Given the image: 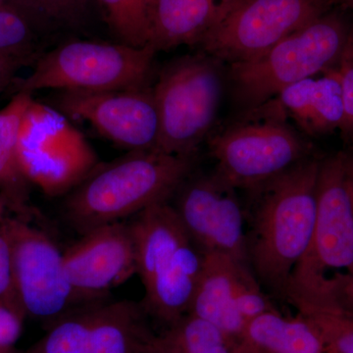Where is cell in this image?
Listing matches in <instances>:
<instances>
[{
  "label": "cell",
  "mask_w": 353,
  "mask_h": 353,
  "mask_svg": "<svg viewBox=\"0 0 353 353\" xmlns=\"http://www.w3.org/2000/svg\"><path fill=\"white\" fill-rule=\"evenodd\" d=\"M150 353H239L238 341L189 313L154 334Z\"/></svg>",
  "instance_id": "ffe728a7"
},
{
  "label": "cell",
  "mask_w": 353,
  "mask_h": 353,
  "mask_svg": "<svg viewBox=\"0 0 353 353\" xmlns=\"http://www.w3.org/2000/svg\"><path fill=\"white\" fill-rule=\"evenodd\" d=\"M97 305L77 308L50 325L28 353H88Z\"/></svg>",
  "instance_id": "cb8c5ba5"
},
{
  "label": "cell",
  "mask_w": 353,
  "mask_h": 353,
  "mask_svg": "<svg viewBox=\"0 0 353 353\" xmlns=\"http://www.w3.org/2000/svg\"><path fill=\"white\" fill-rule=\"evenodd\" d=\"M194 157L160 150L128 152L101 163L64 202L67 220L81 234L122 222L145 209L169 201L190 176Z\"/></svg>",
  "instance_id": "7a4b0ae2"
},
{
  "label": "cell",
  "mask_w": 353,
  "mask_h": 353,
  "mask_svg": "<svg viewBox=\"0 0 353 353\" xmlns=\"http://www.w3.org/2000/svg\"><path fill=\"white\" fill-rule=\"evenodd\" d=\"M8 210V204H7L6 199L0 194V223L7 217V211Z\"/></svg>",
  "instance_id": "4dcf8cb0"
},
{
  "label": "cell",
  "mask_w": 353,
  "mask_h": 353,
  "mask_svg": "<svg viewBox=\"0 0 353 353\" xmlns=\"http://www.w3.org/2000/svg\"><path fill=\"white\" fill-rule=\"evenodd\" d=\"M118 41L134 48L152 43L157 0H95Z\"/></svg>",
  "instance_id": "7402d4cb"
},
{
  "label": "cell",
  "mask_w": 353,
  "mask_h": 353,
  "mask_svg": "<svg viewBox=\"0 0 353 353\" xmlns=\"http://www.w3.org/2000/svg\"><path fill=\"white\" fill-rule=\"evenodd\" d=\"M143 304L121 301L97 305L88 353H150L154 334Z\"/></svg>",
  "instance_id": "ac0fdd59"
},
{
  "label": "cell",
  "mask_w": 353,
  "mask_h": 353,
  "mask_svg": "<svg viewBox=\"0 0 353 353\" xmlns=\"http://www.w3.org/2000/svg\"><path fill=\"white\" fill-rule=\"evenodd\" d=\"M0 301L23 310L16 290L9 216L0 223Z\"/></svg>",
  "instance_id": "484cf974"
},
{
  "label": "cell",
  "mask_w": 353,
  "mask_h": 353,
  "mask_svg": "<svg viewBox=\"0 0 353 353\" xmlns=\"http://www.w3.org/2000/svg\"><path fill=\"white\" fill-rule=\"evenodd\" d=\"M23 66L25 65L17 60L0 57V94L9 88H12L13 83L17 79L16 74Z\"/></svg>",
  "instance_id": "f546056e"
},
{
  "label": "cell",
  "mask_w": 353,
  "mask_h": 353,
  "mask_svg": "<svg viewBox=\"0 0 353 353\" xmlns=\"http://www.w3.org/2000/svg\"><path fill=\"white\" fill-rule=\"evenodd\" d=\"M238 0H157L152 43L157 51L199 46Z\"/></svg>",
  "instance_id": "2e32d148"
},
{
  "label": "cell",
  "mask_w": 353,
  "mask_h": 353,
  "mask_svg": "<svg viewBox=\"0 0 353 353\" xmlns=\"http://www.w3.org/2000/svg\"><path fill=\"white\" fill-rule=\"evenodd\" d=\"M332 0H238L199 43L202 52L228 64L260 57L329 12Z\"/></svg>",
  "instance_id": "9c48e42d"
},
{
  "label": "cell",
  "mask_w": 353,
  "mask_h": 353,
  "mask_svg": "<svg viewBox=\"0 0 353 353\" xmlns=\"http://www.w3.org/2000/svg\"><path fill=\"white\" fill-rule=\"evenodd\" d=\"M216 175L250 192L308 158L310 146L288 124L275 101L246 112L209 139Z\"/></svg>",
  "instance_id": "5b68a950"
},
{
  "label": "cell",
  "mask_w": 353,
  "mask_h": 353,
  "mask_svg": "<svg viewBox=\"0 0 353 353\" xmlns=\"http://www.w3.org/2000/svg\"><path fill=\"white\" fill-rule=\"evenodd\" d=\"M236 192L215 173L189 176L176 190L173 206L190 240L203 254L227 255L250 266L245 210Z\"/></svg>",
  "instance_id": "7c38bea8"
},
{
  "label": "cell",
  "mask_w": 353,
  "mask_h": 353,
  "mask_svg": "<svg viewBox=\"0 0 353 353\" xmlns=\"http://www.w3.org/2000/svg\"><path fill=\"white\" fill-rule=\"evenodd\" d=\"M321 336L327 353H353V314L332 299H306L292 303Z\"/></svg>",
  "instance_id": "603a6c76"
},
{
  "label": "cell",
  "mask_w": 353,
  "mask_h": 353,
  "mask_svg": "<svg viewBox=\"0 0 353 353\" xmlns=\"http://www.w3.org/2000/svg\"><path fill=\"white\" fill-rule=\"evenodd\" d=\"M345 4H347V6L348 8L352 10V12L353 13V0H345Z\"/></svg>",
  "instance_id": "d6a6232c"
},
{
  "label": "cell",
  "mask_w": 353,
  "mask_h": 353,
  "mask_svg": "<svg viewBox=\"0 0 353 353\" xmlns=\"http://www.w3.org/2000/svg\"><path fill=\"white\" fill-rule=\"evenodd\" d=\"M314 233L307 254L297 265L285 296L320 287L328 273H347L353 267V192L345 153L320 162Z\"/></svg>",
  "instance_id": "ba28073f"
},
{
  "label": "cell",
  "mask_w": 353,
  "mask_h": 353,
  "mask_svg": "<svg viewBox=\"0 0 353 353\" xmlns=\"http://www.w3.org/2000/svg\"><path fill=\"white\" fill-rule=\"evenodd\" d=\"M0 353H9V350H2V348H0Z\"/></svg>",
  "instance_id": "836d02e7"
},
{
  "label": "cell",
  "mask_w": 353,
  "mask_h": 353,
  "mask_svg": "<svg viewBox=\"0 0 353 353\" xmlns=\"http://www.w3.org/2000/svg\"><path fill=\"white\" fill-rule=\"evenodd\" d=\"M273 101L307 136H325L343 125V94L334 67L290 85Z\"/></svg>",
  "instance_id": "9a60e30c"
},
{
  "label": "cell",
  "mask_w": 353,
  "mask_h": 353,
  "mask_svg": "<svg viewBox=\"0 0 353 353\" xmlns=\"http://www.w3.org/2000/svg\"><path fill=\"white\" fill-rule=\"evenodd\" d=\"M320 162L303 161L256 189L245 211L248 263L255 277L285 299L314 233Z\"/></svg>",
  "instance_id": "6da1fadb"
},
{
  "label": "cell",
  "mask_w": 353,
  "mask_h": 353,
  "mask_svg": "<svg viewBox=\"0 0 353 353\" xmlns=\"http://www.w3.org/2000/svg\"><path fill=\"white\" fill-rule=\"evenodd\" d=\"M334 69L340 79L345 112L340 132L345 143L353 146V31Z\"/></svg>",
  "instance_id": "4316f807"
},
{
  "label": "cell",
  "mask_w": 353,
  "mask_h": 353,
  "mask_svg": "<svg viewBox=\"0 0 353 353\" xmlns=\"http://www.w3.org/2000/svg\"><path fill=\"white\" fill-rule=\"evenodd\" d=\"M323 292L340 307L353 314V267L347 273L329 278Z\"/></svg>",
  "instance_id": "f1b7e54d"
},
{
  "label": "cell",
  "mask_w": 353,
  "mask_h": 353,
  "mask_svg": "<svg viewBox=\"0 0 353 353\" xmlns=\"http://www.w3.org/2000/svg\"><path fill=\"white\" fill-rule=\"evenodd\" d=\"M50 105L88 123L128 152L158 150L159 116L152 87L106 92H57Z\"/></svg>",
  "instance_id": "8fae6325"
},
{
  "label": "cell",
  "mask_w": 353,
  "mask_h": 353,
  "mask_svg": "<svg viewBox=\"0 0 353 353\" xmlns=\"http://www.w3.org/2000/svg\"><path fill=\"white\" fill-rule=\"evenodd\" d=\"M82 236L63 252L65 270L80 303L101 297L138 274L128 222L103 225Z\"/></svg>",
  "instance_id": "4fadbf2b"
},
{
  "label": "cell",
  "mask_w": 353,
  "mask_h": 353,
  "mask_svg": "<svg viewBox=\"0 0 353 353\" xmlns=\"http://www.w3.org/2000/svg\"><path fill=\"white\" fill-rule=\"evenodd\" d=\"M250 269L227 255L204 254L203 269L190 314L205 320L239 341L246 323L236 307V290L243 272Z\"/></svg>",
  "instance_id": "5bb4252c"
},
{
  "label": "cell",
  "mask_w": 353,
  "mask_h": 353,
  "mask_svg": "<svg viewBox=\"0 0 353 353\" xmlns=\"http://www.w3.org/2000/svg\"><path fill=\"white\" fill-rule=\"evenodd\" d=\"M12 6H0V57L34 65L46 52L41 36L50 32L24 9Z\"/></svg>",
  "instance_id": "44dd1931"
},
{
  "label": "cell",
  "mask_w": 353,
  "mask_h": 353,
  "mask_svg": "<svg viewBox=\"0 0 353 353\" xmlns=\"http://www.w3.org/2000/svg\"><path fill=\"white\" fill-rule=\"evenodd\" d=\"M239 353H327L315 327L299 314L287 317L277 309L253 318L238 341Z\"/></svg>",
  "instance_id": "e0dca14e"
},
{
  "label": "cell",
  "mask_w": 353,
  "mask_h": 353,
  "mask_svg": "<svg viewBox=\"0 0 353 353\" xmlns=\"http://www.w3.org/2000/svg\"><path fill=\"white\" fill-rule=\"evenodd\" d=\"M32 101V94L19 92L0 109V194L6 199L9 210L30 218L34 214L29 204L31 183L21 170L18 139L21 123Z\"/></svg>",
  "instance_id": "d6986e66"
},
{
  "label": "cell",
  "mask_w": 353,
  "mask_h": 353,
  "mask_svg": "<svg viewBox=\"0 0 353 353\" xmlns=\"http://www.w3.org/2000/svg\"><path fill=\"white\" fill-rule=\"evenodd\" d=\"M25 313L0 301V348L10 350L22 334Z\"/></svg>",
  "instance_id": "83f0119b"
},
{
  "label": "cell",
  "mask_w": 353,
  "mask_h": 353,
  "mask_svg": "<svg viewBox=\"0 0 353 353\" xmlns=\"http://www.w3.org/2000/svg\"><path fill=\"white\" fill-rule=\"evenodd\" d=\"M352 31L343 16L329 11L260 57L230 64L228 78L236 105L250 112L290 85L334 68Z\"/></svg>",
  "instance_id": "3957f363"
},
{
  "label": "cell",
  "mask_w": 353,
  "mask_h": 353,
  "mask_svg": "<svg viewBox=\"0 0 353 353\" xmlns=\"http://www.w3.org/2000/svg\"><path fill=\"white\" fill-rule=\"evenodd\" d=\"M345 155H347L348 176H350V185H352L353 192V157H350V155L347 154V153H345Z\"/></svg>",
  "instance_id": "1f68e13d"
},
{
  "label": "cell",
  "mask_w": 353,
  "mask_h": 353,
  "mask_svg": "<svg viewBox=\"0 0 353 353\" xmlns=\"http://www.w3.org/2000/svg\"><path fill=\"white\" fill-rule=\"evenodd\" d=\"M30 220L9 217L16 290L26 316L51 325L81 303L65 270L63 252Z\"/></svg>",
  "instance_id": "30bf717a"
},
{
  "label": "cell",
  "mask_w": 353,
  "mask_h": 353,
  "mask_svg": "<svg viewBox=\"0 0 353 353\" xmlns=\"http://www.w3.org/2000/svg\"><path fill=\"white\" fill-rule=\"evenodd\" d=\"M21 170L48 196H61L101 164L87 138L65 114L32 99L18 139Z\"/></svg>",
  "instance_id": "52a82bcc"
},
{
  "label": "cell",
  "mask_w": 353,
  "mask_h": 353,
  "mask_svg": "<svg viewBox=\"0 0 353 353\" xmlns=\"http://www.w3.org/2000/svg\"><path fill=\"white\" fill-rule=\"evenodd\" d=\"M157 50L152 46L69 41L43 52L31 74L17 78L14 94L39 90L106 92L150 87Z\"/></svg>",
  "instance_id": "277c9868"
},
{
  "label": "cell",
  "mask_w": 353,
  "mask_h": 353,
  "mask_svg": "<svg viewBox=\"0 0 353 353\" xmlns=\"http://www.w3.org/2000/svg\"><path fill=\"white\" fill-rule=\"evenodd\" d=\"M13 4L34 16L48 30H79L88 22L95 0H14Z\"/></svg>",
  "instance_id": "d4e9b609"
},
{
  "label": "cell",
  "mask_w": 353,
  "mask_h": 353,
  "mask_svg": "<svg viewBox=\"0 0 353 353\" xmlns=\"http://www.w3.org/2000/svg\"><path fill=\"white\" fill-rule=\"evenodd\" d=\"M221 63L201 51L161 70L152 87L159 116L158 150L194 157L219 112L225 83Z\"/></svg>",
  "instance_id": "8992f818"
}]
</instances>
